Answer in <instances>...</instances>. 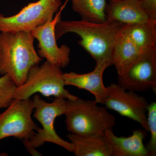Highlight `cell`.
Masks as SVG:
<instances>
[{"label":"cell","instance_id":"2e32d148","mask_svg":"<svg viewBox=\"0 0 156 156\" xmlns=\"http://www.w3.org/2000/svg\"><path fill=\"white\" fill-rule=\"evenodd\" d=\"M142 53L122 32L115 44L112 53V65L118 75L125 72Z\"/></svg>","mask_w":156,"mask_h":156},{"label":"cell","instance_id":"d6986e66","mask_svg":"<svg viewBox=\"0 0 156 156\" xmlns=\"http://www.w3.org/2000/svg\"><path fill=\"white\" fill-rule=\"evenodd\" d=\"M147 122L151 137L147 146L146 147L149 155H156V102L149 104L147 108Z\"/></svg>","mask_w":156,"mask_h":156},{"label":"cell","instance_id":"44dd1931","mask_svg":"<svg viewBox=\"0 0 156 156\" xmlns=\"http://www.w3.org/2000/svg\"><path fill=\"white\" fill-rule=\"evenodd\" d=\"M23 144L25 146L27 150L32 155L42 156L41 154L39 153L35 149V148L34 147L30 142L29 139H26L22 140Z\"/></svg>","mask_w":156,"mask_h":156},{"label":"cell","instance_id":"ac0fdd59","mask_svg":"<svg viewBox=\"0 0 156 156\" xmlns=\"http://www.w3.org/2000/svg\"><path fill=\"white\" fill-rule=\"evenodd\" d=\"M17 87L8 75L0 77V109L7 108L14 99Z\"/></svg>","mask_w":156,"mask_h":156},{"label":"cell","instance_id":"8992f818","mask_svg":"<svg viewBox=\"0 0 156 156\" xmlns=\"http://www.w3.org/2000/svg\"><path fill=\"white\" fill-rule=\"evenodd\" d=\"M62 5L61 0H39L25 6L11 17L0 14V32L31 31L53 19Z\"/></svg>","mask_w":156,"mask_h":156},{"label":"cell","instance_id":"5bb4252c","mask_svg":"<svg viewBox=\"0 0 156 156\" xmlns=\"http://www.w3.org/2000/svg\"><path fill=\"white\" fill-rule=\"evenodd\" d=\"M67 136L76 156H112L111 147L104 133L80 136L70 133Z\"/></svg>","mask_w":156,"mask_h":156},{"label":"cell","instance_id":"ffe728a7","mask_svg":"<svg viewBox=\"0 0 156 156\" xmlns=\"http://www.w3.org/2000/svg\"><path fill=\"white\" fill-rule=\"evenodd\" d=\"M139 2L149 21L156 23V0H139Z\"/></svg>","mask_w":156,"mask_h":156},{"label":"cell","instance_id":"52a82bcc","mask_svg":"<svg viewBox=\"0 0 156 156\" xmlns=\"http://www.w3.org/2000/svg\"><path fill=\"white\" fill-rule=\"evenodd\" d=\"M33 100L14 99L0 114V140L13 137L20 140L30 138L39 127L33 120Z\"/></svg>","mask_w":156,"mask_h":156},{"label":"cell","instance_id":"ba28073f","mask_svg":"<svg viewBox=\"0 0 156 156\" xmlns=\"http://www.w3.org/2000/svg\"><path fill=\"white\" fill-rule=\"evenodd\" d=\"M103 104L107 108L139 123L143 129L149 132L146 115L149 103L143 96L126 90L118 83H112L106 87Z\"/></svg>","mask_w":156,"mask_h":156},{"label":"cell","instance_id":"5b68a950","mask_svg":"<svg viewBox=\"0 0 156 156\" xmlns=\"http://www.w3.org/2000/svg\"><path fill=\"white\" fill-rule=\"evenodd\" d=\"M33 101L34 105V116L41 123L42 128L39 127L34 136L30 138V144L37 148L46 142H50L73 153L72 144L61 138L54 128L56 118L64 115L67 109L68 100L56 98L52 102H48L37 94Z\"/></svg>","mask_w":156,"mask_h":156},{"label":"cell","instance_id":"7a4b0ae2","mask_svg":"<svg viewBox=\"0 0 156 156\" xmlns=\"http://www.w3.org/2000/svg\"><path fill=\"white\" fill-rule=\"evenodd\" d=\"M34 39L30 31L0 33V75L9 76L17 87L43 60L35 50Z\"/></svg>","mask_w":156,"mask_h":156},{"label":"cell","instance_id":"30bf717a","mask_svg":"<svg viewBox=\"0 0 156 156\" xmlns=\"http://www.w3.org/2000/svg\"><path fill=\"white\" fill-rule=\"evenodd\" d=\"M61 20L60 12L56 14L52 21L31 31L32 34L38 41V54L42 58L51 64L66 68L69 64L70 49L66 45L58 47L55 37V28L57 23Z\"/></svg>","mask_w":156,"mask_h":156},{"label":"cell","instance_id":"6da1fadb","mask_svg":"<svg viewBox=\"0 0 156 156\" xmlns=\"http://www.w3.org/2000/svg\"><path fill=\"white\" fill-rule=\"evenodd\" d=\"M124 24L106 20L103 23L80 20H60L55 28L56 40L73 33L81 38L78 44L94 58L96 65H112V53L117 40L123 32Z\"/></svg>","mask_w":156,"mask_h":156},{"label":"cell","instance_id":"7c38bea8","mask_svg":"<svg viewBox=\"0 0 156 156\" xmlns=\"http://www.w3.org/2000/svg\"><path fill=\"white\" fill-rule=\"evenodd\" d=\"M147 131L144 129H136L128 137L117 136L112 129L104 132L111 147L112 156H149L147 149L144 144Z\"/></svg>","mask_w":156,"mask_h":156},{"label":"cell","instance_id":"7402d4cb","mask_svg":"<svg viewBox=\"0 0 156 156\" xmlns=\"http://www.w3.org/2000/svg\"><path fill=\"white\" fill-rule=\"evenodd\" d=\"M68 1V0H66V2H67V1Z\"/></svg>","mask_w":156,"mask_h":156},{"label":"cell","instance_id":"3957f363","mask_svg":"<svg viewBox=\"0 0 156 156\" xmlns=\"http://www.w3.org/2000/svg\"><path fill=\"white\" fill-rule=\"evenodd\" d=\"M66 129L72 134L80 136L103 134L105 130L112 129L115 118L106 107L99 106L95 100H86L78 98L68 100L64 114Z\"/></svg>","mask_w":156,"mask_h":156},{"label":"cell","instance_id":"8fae6325","mask_svg":"<svg viewBox=\"0 0 156 156\" xmlns=\"http://www.w3.org/2000/svg\"><path fill=\"white\" fill-rule=\"evenodd\" d=\"M110 66L104 63L95 66L94 70L85 74L74 72L63 73L66 86H72L89 91L95 97V101L103 104L106 93V87L103 80V73Z\"/></svg>","mask_w":156,"mask_h":156},{"label":"cell","instance_id":"9a60e30c","mask_svg":"<svg viewBox=\"0 0 156 156\" xmlns=\"http://www.w3.org/2000/svg\"><path fill=\"white\" fill-rule=\"evenodd\" d=\"M123 32L141 52L156 49V23L149 21L124 24Z\"/></svg>","mask_w":156,"mask_h":156},{"label":"cell","instance_id":"9c48e42d","mask_svg":"<svg viewBox=\"0 0 156 156\" xmlns=\"http://www.w3.org/2000/svg\"><path fill=\"white\" fill-rule=\"evenodd\" d=\"M118 84L134 92H156V49L141 53L118 77Z\"/></svg>","mask_w":156,"mask_h":156},{"label":"cell","instance_id":"277c9868","mask_svg":"<svg viewBox=\"0 0 156 156\" xmlns=\"http://www.w3.org/2000/svg\"><path fill=\"white\" fill-rule=\"evenodd\" d=\"M61 68L45 61L41 65L34 66L30 70L24 83L17 87L14 98L27 99L36 93L45 97H54L74 100L78 97L65 89Z\"/></svg>","mask_w":156,"mask_h":156},{"label":"cell","instance_id":"4fadbf2b","mask_svg":"<svg viewBox=\"0 0 156 156\" xmlns=\"http://www.w3.org/2000/svg\"><path fill=\"white\" fill-rule=\"evenodd\" d=\"M105 13L107 20L124 24L149 21L139 0H109L107 4Z\"/></svg>","mask_w":156,"mask_h":156},{"label":"cell","instance_id":"e0dca14e","mask_svg":"<svg viewBox=\"0 0 156 156\" xmlns=\"http://www.w3.org/2000/svg\"><path fill=\"white\" fill-rule=\"evenodd\" d=\"M72 9L82 20L95 23L106 21V0H71Z\"/></svg>","mask_w":156,"mask_h":156}]
</instances>
